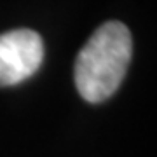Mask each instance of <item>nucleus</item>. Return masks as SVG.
Here are the masks:
<instances>
[{
	"label": "nucleus",
	"instance_id": "1",
	"mask_svg": "<svg viewBox=\"0 0 157 157\" xmlns=\"http://www.w3.org/2000/svg\"><path fill=\"white\" fill-rule=\"evenodd\" d=\"M131 33L126 25H101L75 59V86L89 103H100L117 91L131 59Z\"/></svg>",
	"mask_w": 157,
	"mask_h": 157
},
{
	"label": "nucleus",
	"instance_id": "2",
	"mask_svg": "<svg viewBox=\"0 0 157 157\" xmlns=\"http://www.w3.org/2000/svg\"><path fill=\"white\" fill-rule=\"evenodd\" d=\"M44 58V44L33 30H12L0 35V87L32 77Z\"/></svg>",
	"mask_w": 157,
	"mask_h": 157
}]
</instances>
